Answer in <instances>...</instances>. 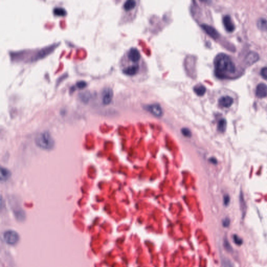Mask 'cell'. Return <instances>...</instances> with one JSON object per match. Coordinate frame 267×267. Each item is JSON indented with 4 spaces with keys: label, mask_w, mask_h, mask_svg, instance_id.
Masks as SVG:
<instances>
[{
    "label": "cell",
    "mask_w": 267,
    "mask_h": 267,
    "mask_svg": "<svg viewBox=\"0 0 267 267\" xmlns=\"http://www.w3.org/2000/svg\"><path fill=\"white\" fill-rule=\"evenodd\" d=\"M215 74L219 78H226L235 72V65L227 54L220 53L214 60Z\"/></svg>",
    "instance_id": "1"
},
{
    "label": "cell",
    "mask_w": 267,
    "mask_h": 267,
    "mask_svg": "<svg viewBox=\"0 0 267 267\" xmlns=\"http://www.w3.org/2000/svg\"><path fill=\"white\" fill-rule=\"evenodd\" d=\"M37 146L42 149L50 150L54 146V141L49 133L43 132L38 134L35 139Z\"/></svg>",
    "instance_id": "2"
},
{
    "label": "cell",
    "mask_w": 267,
    "mask_h": 267,
    "mask_svg": "<svg viewBox=\"0 0 267 267\" xmlns=\"http://www.w3.org/2000/svg\"><path fill=\"white\" fill-rule=\"evenodd\" d=\"M4 239L5 242L10 245L16 244L19 240V236L17 232L9 230L4 234Z\"/></svg>",
    "instance_id": "3"
},
{
    "label": "cell",
    "mask_w": 267,
    "mask_h": 267,
    "mask_svg": "<svg viewBox=\"0 0 267 267\" xmlns=\"http://www.w3.org/2000/svg\"><path fill=\"white\" fill-rule=\"evenodd\" d=\"M146 109L148 112H149L150 113L157 117H161L163 114L162 107H161V105L159 104H151L150 105H147Z\"/></svg>",
    "instance_id": "4"
},
{
    "label": "cell",
    "mask_w": 267,
    "mask_h": 267,
    "mask_svg": "<svg viewBox=\"0 0 267 267\" xmlns=\"http://www.w3.org/2000/svg\"><path fill=\"white\" fill-rule=\"evenodd\" d=\"M113 92L112 88L107 87L102 91V100L104 104L108 105L110 104L113 98Z\"/></svg>",
    "instance_id": "5"
},
{
    "label": "cell",
    "mask_w": 267,
    "mask_h": 267,
    "mask_svg": "<svg viewBox=\"0 0 267 267\" xmlns=\"http://www.w3.org/2000/svg\"><path fill=\"white\" fill-rule=\"evenodd\" d=\"M57 45L58 44H53L49 46H46L43 49L40 50V51H39L37 53L34 59L37 60V59H41L45 57L46 56L52 52L56 48V46H57Z\"/></svg>",
    "instance_id": "6"
},
{
    "label": "cell",
    "mask_w": 267,
    "mask_h": 267,
    "mask_svg": "<svg viewBox=\"0 0 267 267\" xmlns=\"http://www.w3.org/2000/svg\"><path fill=\"white\" fill-rule=\"evenodd\" d=\"M203 30L212 38L216 39L220 37V34L218 31L211 26L206 24H203L201 25Z\"/></svg>",
    "instance_id": "7"
},
{
    "label": "cell",
    "mask_w": 267,
    "mask_h": 267,
    "mask_svg": "<svg viewBox=\"0 0 267 267\" xmlns=\"http://www.w3.org/2000/svg\"><path fill=\"white\" fill-rule=\"evenodd\" d=\"M259 60V54L255 52H250L249 53L245 58V63L248 66L251 65L256 63Z\"/></svg>",
    "instance_id": "8"
},
{
    "label": "cell",
    "mask_w": 267,
    "mask_h": 267,
    "mask_svg": "<svg viewBox=\"0 0 267 267\" xmlns=\"http://www.w3.org/2000/svg\"><path fill=\"white\" fill-rule=\"evenodd\" d=\"M256 94L259 98H264L267 97V85L264 83H260L258 85L256 88Z\"/></svg>",
    "instance_id": "9"
},
{
    "label": "cell",
    "mask_w": 267,
    "mask_h": 267,
    "mask_svg": "<svg viewBox=\"0 0 267 267\" xmlns=\"http://www.w3.org/2000/svg\"><path fill=\"white\" fill-rule=\"evenodd\" d=\"M223 24L226 30L230 32H232L235 29V26L232 22V19L230 15H226L223 18Z\"/></svg>",
    "instance_id": "10"
},
{
    "label": "cell",
    "mask_w": 267,
    "mask_h": 267,
    "mask_svg": "<svg viewBox=\"0 0 267 267\" xmlns=\"http://www.w3.org/2000/svg\"><path fill=\"white\" fill-rule=\"evenodd\" d=\"M128 57L131 61L133 62H137L140 59V53L138 50L136 48H132L129 50L128 52Z\"/></svg>",
    "instance_id": "11"
},
{
    "label": "cell",
    "mask_w": 267,
    "mask_h": 267,
    "mask_svg": "<svg viewBox=\"0 0 267 267\" xmlns=\"http://www.w3.org/2000/svg\"><path fill=\"white\" fill-rule=\"evenodd\" d=\"M233 102V99L228 95L221 97L219 100V104L220 105L226 108H228L231 107Z\"/></svg>",
    "instance_id": "12"
},
{
    "label": "cell",
    "mask_w": 267,
    "mask_h": 267,
    "mask_svg": "<svg viewBox=\"0 0 267 267\" xmlns=\"http://www.w3.org/2000/svg\"><path fill=\"white\" fill-rule=\"evenodd\" d=\"M139 70V66L138 65H134L127 67L123 69V72L125 75L133 76L136 75L138 73Z\"/></svg>",
    "instance_id": "13"
},
{
    "label": "cell",
    "mask_w": 267,
    "mask_h": 267,
    "mask_svg": "<svg viewBox=\"0 0 267 267\" xmlns=\"http://www.w3.org/2000/svg\"><path fill=\"white\" fill-rule=\"evenodd\" d=\"M78 95H79L80 100L84 103H87L91 98L90 92L88 90L81 91V92H80Z\"/></svg>",
    "instance_id": "14"
},
{
    "label": "cell",
    "mask_w": 267,
    "mask_h": 267,
    "mask_svg": "<svg viewBox=\"0 0 267 267\" xmlns=\"http://www.w3.org/2000/svg\"><path fill=\"white\" fill-rule=\"evenodd\" d=\"M11 176V172L6 168L2 167L1 169V181L5 182L10 178Z\"/></svg>",
    "instance_id": "15"
},
{
    "label": "cell",
    "mask_w": 267,
    "mask_h": 267,
    "mask_svg": "<svg viewBox=\"0 0 267 267\" xmlns=\"http://www.w3.org/2000/svg\"><path fill=\"white\" fill-rule=\"evenodd\" d=\"M194 91L197 95L199 96H202L206 93V88L204 85H197L194 87Z\"/></svg>",
    "instance_id": "16"
},
{
    "label": "cell",
    "mask_w": 267,
    "mask_h": 267,
    "mask_svg": "<svg viewBox=\"0 0 267 267\" xmlns=\"http://www.w3.org/2000/svg\"><path fill=\"white\" fill-rule=\"evenodd\" d=\"M258 28L262 31L267 30V20L264 18L258 19L257 22Z\"/></svg>",
    "instance_id": "17"
},
{
    "label": "cell",
    "mask_w": 267,
    "mask_h": 267,
    "mask_svg": "<svg viewBox=\"0 0 267 267\" xmlns=\"http://www.w3.org/2000/svg\"><path fill=\"white\" fill-rule=\"evenodd\" d=\"M240 210L242 211V215L243 216H244L246 212V205L244 200L243 194L242 192H240Z\"/></svg>",
    "instance_id": "18"
},
{
    "label": "cell",
    "mask_w": 267,
    "mask_h": 267,
    "mask_svg": "<svg viewBox=\"0 0 267 267\" xmlns=\"http://www.w3.org/2000/svg\"><path fill=\"white\" fill-rule=\"evenodd\" d=\"M227 126V122L226 119H220L218 124V130L221 133H224L226 129Z\"/></svg>",
    "instance_id": "19"
},
{
    "label": "cell",
    "mask_w": 267,
    "mask_h": 267,
    "mask_svg": "<svg viewBox=\"0 0 267 267\" xmlns=\"http://www.w3.org/2000/svg\"><path fill=\"white\" fill-rule=\"evenodd\" d=\"M136 3L134 0L126 1L124 4V8L126 11H130L136 7Z\"/></svg>",
    "instance_id": "20"
},
{
    "label": "cell",
    "mask_w": 267,
    "mask_h": 267,
    "mask_svg": "<svg viewBox=\"0 0 267 267\" xmlns=\"http://www.w3.org/2000/svg\"><path fill=\"white\" fill-rule=\"evenodd\" d=\"M53 13L57 16H65L66 14L65 8L60 7H56L53 10Z\"/></svg>",
    "instance_id": "21"
},
{
    "label": "cell",
    "mask_w": 267,
    "mask_h": 267,
    "mask_svg": "<svg viewBox=\"0 0 267 267\" xmlns=\"http://www.w3.org/2000/svg\"><path fill=\"white\" fill-rule=\"evenodd\" d=\"M222 265L223 267H233L232 262L227 258H223L222 260Z\"/></svg>",
    "instance_id": "22"
},
{
    "label": "cell",
    "mask_w": 267,
    "mask_h": 267,
    "mask_svg": "<svg viewBox=\"0 0 267 267\" xmlns=\"http://www.w3.org/2000/svg\"><path fill=\"white\" fill-rule=\"evenodd\" d=\"M223 245H224V248L226 249V251H228V252H231L232 251L233 249H232V246H231V245L227 239H224Z\"/></svg>",
    "instance_id": "23"
},
{
    "label": "cell",
    "mask_w": 267,
    "mask_h": 267,
    "mask_svg": "<svg viewBox=\"0 0 267 267\" xmlns=\"http://www.w3.org/2000/svg\"><path fill=\"white\" fill-rule=\"evenodd\" d=\"M182 133L183 135L186 137H190L192 136V133L189 129L187 128H183L182 129Z\"/></svg>",
    "instance_id": "24"
},
{
    "label": "cell",
    "mask_w": 267,
    "mask_h": 267,
    "mask_svg": "<svg viewBox=\"0 0 267 267\" xmlns=\"http://www.w3.org/2000/svg\"><path fill=\"white\" fill-rule=\"evenodd\" d=\"M233 240L234 243L236 245H239V246H240L243 244L242 239H240V237H239V236H237V235H234L233 236Z\"/></svg>",
    "instance_id": "25"
},
{
    "label": "cell",
    "mask_w": 267,
    "mask_h": 267,
    "mask_svg": "<svg viewBox=\"0 0 267 267\" xmlns=\"http://www.w3.org/2000/svg\"><path fill=\"white\" fill-rule=\"evenodd\" d=\"M87 85V83L84 80H80L77 82L76 86L77 87L80 89H83L84 88L86 87Z\"/></svg>",
    "instance_id": "26"
},
{
    "label": "cell",
    "mask_w": 267,
    "mask_h": 267,
    "mask_svg": "<svg viewBox=\"0 0 267 267\" xmlns=\"http://www.w3.org/2000/svg\"><path fill=\"white\" fill-rule=\"evenodd\" d=\"M261 75L265 80H267V67H265L261 70Z\"/></svg>",
    "instance_id": "27"
},
{
    "label": "cell",
    "mask_w": 267,
    "mask_h": 267,
    "mask_svg": "<svg viewBox=\"0 0 267 267\" xmlns=\"http://www.w3.org/2000/svg\"><path fill=\"white\" fill-rule=\"evenodd\" d=\"M230 224V220L229 218H226L224 219L222 221V225L224 227H229Z\"/></svg>",
    "instance_id": "28"
},
{
    "label": "cell",
    "mask_w": 267,
    "mask_h": 267,
    "mask_svg": "<svg viewBox=\"0 0 267 267\" xmlns=\"http://www.w3.org/2000/svg\"><path fill=\"white\" fill-rule=\"evenodd\" d=\"M223 201H224V204L225 205H229V204H230V198L228 195H226L224 196Z\"/></svg>",
    "instance_id": "29"
},
{
    "label": "cell",
    "mask_w": 267,
    "mask_h": 267,
    "mask_svg": "<svg viewBox=\"0 0 267 267\" xmlns=\"http://www.w3.org/2000/svg\"><path fill=\"white\" fill-rule=\"evenodd\" d=\"M210 161H211V162H213V163H216V160L214 159V158H211V159H210Z\"/></svg>",
    "instance_id": "30"
}]
</instances>
